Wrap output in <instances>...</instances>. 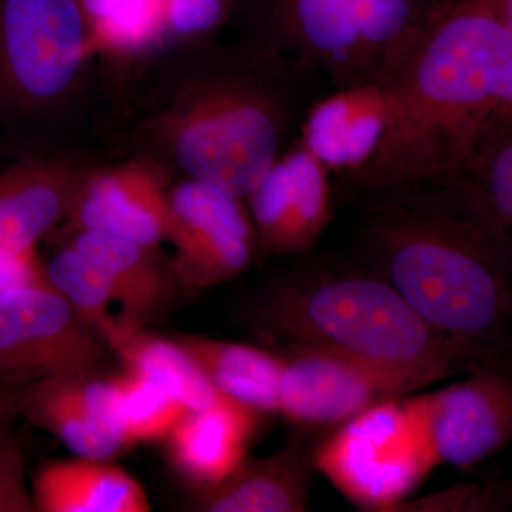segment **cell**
Instances as JSON below:
<instances>
[{"label": "cell", "mask_w": 512, "mask_h": 512, "mask_svg": "<svg viewBox=\"0 0 512 512\" xmlns=\"http://www.w3.org/2000/svg\"><path fill=\"white\" fill-rule=\"evenodd\" d=\"M45 272L47 284L69 302L104 342L119 318L111 311L114 296L103 272L72 244L50 259Z\"/></svg>", "instance_id": "26"}, {"label": "cell", "mask_w": 512, "mask_h": 512, "mask_svg": "<svg viewBox=\"0 0 512 512\" xmlns=\"http://www.w3.org/2000/svg\"><path fill=\"white\" fill-rule=\"evenodd\" d=\"M384 86L386 133L349 184L369 194L453 173L485 127L512 117V0H450Z\"/></svg>", "instance_id": "2"}, {"label": "cell", "mask_w": 512, "mask_h": 512, "mask_svg": "<svg viewBox=\"0 0 512 512\" xmlns=\"http://www.w3.org/2000/svg\"><path fill=\"white\" fill-rule=\"evenodd\" d=\"M70 244L97 265L109 281L119 322L128 328H146L174 301L180 288L171 258L158 247L93 231L73 232Z\"/></svg>", "instance_id": "18"}, {"label": "cell", "mask_w": 512, "mask_h": 512, "mask_svg": "<svg viewBox=\"0 0 512 512\" xmlns=\"http://www.w3.org/2000/svg\"><path fill=\"white\" fill-rule=\"evenodd\" d=\"M402 439L424 476L439 466L473 468L512 437V383L495 365L436 392L400 397Z\"/></svg>", "instance_id": "7"}, {"label": "cell", "mask_w": 512, "mask_h": 512, "mask_svg": "<svg viewBox=\"0 0 512 512\" xmlns=\"http://www.w3.org/2000/svg\"><path fill=\"white\" fill-rule=\"evenodd\" d=\"M167 241L180 288L204 291L238 278L261 251L244 198L185 177L168 191Z\"/></svg>", "instance_id": "9"}, {"label": "cell", "mask_w": 512, "mask_h": 512, "mask_svg": "<svg viewBox=\"0 0 512 512\" xmlns=\"http://www.w3.org/2000/svg\"><path fill=\"white\" fill-rule=\"evenodd\" d=\"M234 0H163L167 42H180L191 47L211 43L227 22Z\"/></svg>", "instance_id": "27"}, {"label": "cell", "mask_w": 512, "mask_h": 512, "mask_svg": "<svg viewBox=\"0 0 512 512\" xmlns=\"http://www.w3.org/2000/svg\"><path fill=\"white\" fill-rule=\"evenodd\" d=\"M89 29L90 55L138 53L165 36L163 0H76Z\"/></svg>", "instance_id": "24"}, {"label": "cell", "mask_w": 512, "mask_h": 512, "mask_svg": "<svg viewBox=\"0 0 512 512\" xmlns=\"http://www.w3.org/2000/svg\"><path fill=\"white\" fill-rule=\"evenodd\" d=\"M439 382L423 373L389 369L311 349L282 355L279 412L301 426H340L384 400Z\"/></svg>", "instance_id": "10"}, {"label": "cell", "mask_w": 512, "mask_h": 512, "mask_svg": "<svg viewBox=\"0 0 512 512\" xmlns=\"http://www.w3.org/2000/svg\"><path fill=\"white\" fill-rule=\"evenodd\" d=\"M397 400H384L340 424L313 451L316 471L363 510H396L424 478L394 448Z\"/></svg>", "instance_id": "11"}, {"label": "cell", "mask_w": 512, "mask_h": 512, "mask_svg": "<svg viewBox=\"0 0 512 512\" xmlns=\"http://www.w3.org/2000/svg\"><path fill=\"white\" fill-rule=\"evenodd\" d=\"M173 338L222 396L259 413L279 412L282 355L190 333H178Z\"/></svg>", "instance_id": "21"}, {"label": "cell", "mask_w": 512, "mask_h": 512, "mask_svg": "<svg viewBox=\"0 0 512 512\" xmlns=\"http://www.w3.org/2000/svg\"><path fill=\"white\" fill-rule=\"evenodd\" d=\"M185 60L151 117V140L185 177L245 200L291 146L305 74L255 42L239 52L195 46Z\"/></svg>", "instance_id": "3"}, {"label": "cell", "mask_w": 512, "mask_h": 512, "mask_svg": "<svg viewBox=\"0 0 512 512\" xmlns=\"http://www.w3.org/2000/svg\"><path fill=\"white\" fill-rule=\"evenodd\" d=\"M23 416L73 456L114 460L127 450L117 420L113 376H57L25 386Z\"/></svg>", "instance_id": "14"}, {"label": "cell", "mask_w": 512, "mask_h": 512, "mask_svg": "<svg viewBox=\"0 0 512 512\" xmlns=\"http://www.w3.org/2000/svg\"><path fill=\"white\" fill-rule=\"evenodd\" d=\"M113 380L117 420L127 448L165 441L188 412L177 397L146 377L123 370Z\"/></svg>", "instance_id": "25"}, {"label": "cell", "mask_w": 512, "mask_h": 512, "mask_svg": "<svg viewBox=\"0 0 512 512\" xmlns=\"http://www.w3.org/2000/svg\"><path fill=\"white\" fill-rule=\"evenodd\" d=\"M167 175L147 158L86 171L66 220L73 232L93 231L160 247L167 241Z\"/></svg>", "instance_id": "13"}, {"label": "cell", "mask_w": 512, "mask_h": 512, "mask_svg": "<svg viewBox=\"0 0 512 512\" xmlns=\"http://www.w3.org/2000/svg\"><path fill=\"white\" fill-rule=\"evenodd\" d=\"M25 407V386L0 382V433L18 427Z\"/></svg>", "instance_id": "30"}, {"label": "cell", "mask_w": 512, "mask_h": 512, "mask_svg": "<svg viewBox=\"0 0 512 512\" xmlns=\"http://www.w3.org/2000/svg\"><path fill=\"white\" fill-rule=\"evenodd\" d=\"M104 343L124 372L158 384L188 410L202 409L225 397L211 386L174 338L154 335L146 328H128L119 322Z\"/></svg>", "instance_id": "22"}, {"label": "cell", "mask_w": 512, "mask_h": 512, "mask_svg": "<svg viewBox=\"0 0 512 512\" xmlns=\"http://www.w3.org/2000/svg\"><path fill=\"white\" fill-rule=\"evenodd\" d=\"M369 268L424 322L495 363L512 318V231L450 177L369 192Z\"/></svg>", "instance_id": "1"}, {"label": "cell", "mask_w": 512, "mask_h": 512, "mask_svg": "<svg viewBox=\"0 0 512 512\" xmlns=\"http://www.w3.org/2000/svg\"><path fill=\"white\" fill-rule=\"evenodd\" d=\"M114 356L45 281L0 289V382L104 375Z\"/></svg>", "instance_id": "8"}, {"label": "cell", "mask_w": 512, "mask_h": 512, "mask_svg": "<svg viewBox=\"0 0 512 512\" xmlns=\"http://www.w3.org/2000/svg\"><path fill=\"white\" fill-rule=\"evenodd\" d=\"M507 505L503 484H464L419 500H406L394 511L476 512L498 511Z\"/></svg>", "instance_id": "28"}, {"label": "cell", "mask_w": 512, "mask_h": 512, "mask_svg": "<svg viewBox=\"0 0 512 512\" xmlns=\"http://www.w3.org/2000/svg\"><path fill=\"white\" fill-rule=\"evenodd\" d=\"M26 456L18 427L0 433V512H33Z\"/></svg>", "instance_id": "29"}, {"label": "cell", "mask_w": 512, "mask_h": 512, "mask_svg": "<svg viewBox=\"0 0 512 512\" xmlns=\"http://www.w3.org/2000/svg\"><path fill=\"white\" fill-rule=\"evenodd\" d=\"M255 328L288 349L333 353L436 380L495 365L444 338L372 268L311 264L269 286Z\"/></svg>", "instance_id": "4"}, {"label": "cell", "mask_w": 512, "mask_h": 512, "mask_svg": "<svg viewBox=\"0 0 512 512\" xmlns=\"http://www.w3.org/2000/svg\"><path fill=\"white\" fill-rule=\"evenodd\" d=\"M389 121L384 84L336 89L303 113L298 143L329 173H359L382 143Z\"/></svg>", "instance_id": "16"}, {"label": "cell", "mask_w": 512, "mask_h": 512, "mask_svg": "<svg viewBox=\"0 0 512 512\" xmlns=\"http://www.w3.org/2000/svg\"><path fill=\"white\" fill-rule=\"evenodd\" d=\"M313 453L299 444L271 456L245 458L222 483L198 491L195 510L205 512H301L311 495Z\"/></svg>", "instance_id": "19"}, {"label": "cell", "mask_w": 512, "mask_h": 512, "mask_svg": "<svg viewBox=\"0 0 512 512\" xmlns=\"http://www.w3.org/2000/svg\"><path fill=\"white\" fill-rule=\"evenodd\" d=\"M76 0H0V111L35 116L72 93L89 59Z\"/></svg>", "instance_id": "6"}, {"label": "cell", "mask_w": 512, "mask_h": 512, "mask_svg": "<svg viewBox=\"0 0 512 512\" xmlns=\"http://www.w3.org/2000/svg\"><path fill=\"white\" fill-rule=\"evenodd\" d=\"M329 175L298 140L286 148L245 198L261 251L311 254L332 220Z\"/></svg>", "instance_id": "12"}, {"label": "cell", "mask_w": 512, "mask_h": 512, "mask_svg": "<svg viewBox=\"0 0 512 512\" xmlns=\"http://www.w3.org/2000/svg\"><path fill=\"white\" fill-rule=\"evenodd\" d=\"M450 0H255V43L336 89L386 84Z\"/></svg>", "instance_id": "5"}, {"label": "cell", "mask_w": 512, "mask_h": 512, "mask_svg": "<svg viewBox=\"0 0 512 512\" xmlns=\"http://www.w3.org/2000/svg\"><path fill=\"white\" fill-rule=\"evenodd\" d=\"M86 171L59 158H32L0 171V264L39 256L37 245L66 220Z\"/></svg>", "instance_id": "15"}, {"label": "cell", "mask_w": 512, "mask_h": 512, "mask_svg": "<svg viewBox=\"0 0 512 512\" xmlns=\"http://www.w3.org/2000/svg\"><path fill=\"white\" fill-rule=\"evenodd\" d=\"M450 177L512 231V117L485 127Z\"/></svg>", "instance_id": "23"}, {"label": "cell", "mask_w": 512, "mask_h": 512, "mask_svg": "<svg viewBox=\"0 0 512 512\" xmlns=\"http://www.w3.org/2000/svg\"><path fill=\"white\" fill-rule=\"evenodd\" d=\"M259 414L229 397L188 410L165 439L175 470L197 493L222 483L248 457Z\"/></svg>", "instance_id": "17"}, {"label": "cell", "mask_w": 512, "mask_h": 512, "mask_svg": "<svg viewBox=\"0 0 512 512\" xmlns=\"http://www.w3.org/2000/svg\"><path fill=\"white\" fill-rule=\"evenodd\" d=\"M39 512H150L143 484L113 460L73 456L49 461L30 484Z\"/></svg>", "instance_id": "20"}]
</instances>
